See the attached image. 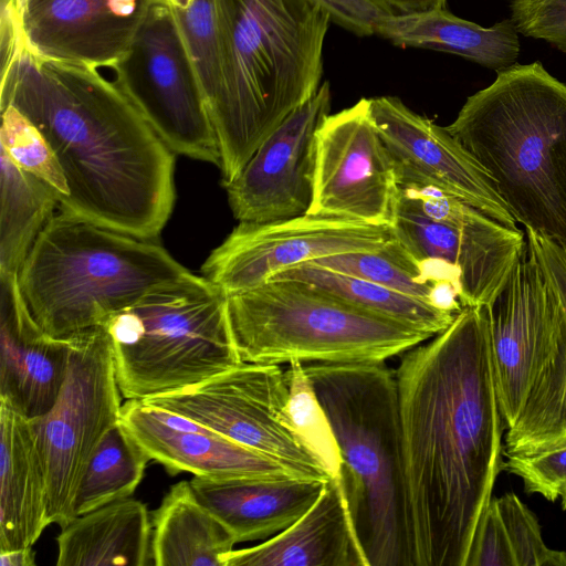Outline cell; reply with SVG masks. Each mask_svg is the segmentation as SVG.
<instances>
[{"mask_svg": "<svg viewBox=\"0 0 566 566\" xmlns=\"http://www.w3.org/2000/svg\"><path fill=\"white\" fill-rule=\"evenodd\" d=\"M416 566H465L502 470L484 307H464L395 370Z\"/></svg>", "mask_w": 566, "mask_h": 566, "instance_id": "cell-1", "label": "cell"}, {"mask_svg": "<svg viewBox=\"0 0 566 566\" xmlns=\"http://www.w3.org/2000/svg\"><path fill=\"white\" fill-rule=\"evenodd\" d=\"M331 14L332 22L360 36L376 34L382 18L388 17L369 0H314Z\"/></svg>", "mask_w": 566, "mask_h": 566, "instance_id": "cell-39", "label": "cell"}, {"mask_svg": "<svg viewBox=\"0 0 566 566\" xmlns=\"http://www.w3.org/2000/svg\"><path fill=\"white\" fill-rule=\"evenodd\" d=\"M0 401L31 420L45 415L64 384L70 338L42 333L21 295L18 274H0Z\"/></svg>", "mask_w": 566, "mask_h": 566, "instance_id": "cell-21", "label": "cell"}, {"mask_svg": "<svg viewBox=\"0 0 566 566\" xmlns=\"http://www.w3.org/2000/svg\"><path fill=\"white\" fill-rule=\"evenodd\" d=\"M182 266L157 241L59 211L18 272L27 310L45 335L69 339L103 324Z\"/></svg>", "mask_w": 566, "mask_h": 566, "instance_id": "cell-6", "label": "cell"}, {"mask_svg": "<svg viewBox=\"0 0 566 566\" xmlns=\"http://www.w3.org/2000/svg\"><path fill=\"white\" fill-rule=\"evenodd\" d=\"M326 482L301 478L195 476L190 484L235 542L242 543L266 539L287 528L316 502Z\"/></svg>", "mask_w": 566, "mask_h": 566, "instance_id": "cell-23", "label": "cell"}, {"mask_svg": "<svg viewBox=\"0 0 566 566\" xmlns=\"http://www.w3.org/2000/svg\"><path fill=\"white\" fill-rule=\"evenodd\" d=\"M553 293L535 343L523 407L503 442V455L566 446V250L525 230Z\"/></svg>", "mask_w": 566, "mask_h": 566, "instance_id": "cell-17", "label": "cell"}, {"mask_svg": "<svg viewBox=\"0 0 566 566\" xmlns=\"http://www.w3.org/2000/svg\"><path fill=\"white\" fill-rule=\"evenodd\" d=\"M311 263L375 282L454 314L464 308L458 279L443 268L417 260L394 234L379 249L328 255Z\"/></svg>", "mask_w": 566, "mask_h": 566, "instance_id": "cell-28", "label": "cell"}, {"mask_svg": "<svg viewBox=\"0 0 566 566\" xmlns=\"http://www.w3.org/2000/svg\"><path fill=\"white\" fill-rule=\"evenodd\" d=\"M510 9L518 33L566 54V0H511Z\"/></svg>", "mask_w": 566, "mask_h": 566, "instance_id": "cell-37", "label": "cell"}, {"mask_svg": "<svg viewBox=\"0 0 566 566\" xmlns=\"http://www.w3.org/2000/svg\"><path fill=\"white\" fill-rule=\"evenodd\" d=\"M390 229L417 260L457 275L464 307L488 306L526 245L520 228L433 189L399 187Z\"/></svg>", "mask_w": 566, "mask_h": 566, "instance_id": "cell-11", "label": "cell"}, {"mask_svg": "<svg viewBox=\"0 0 566 566\" xmlns=\"http://www.w3.org/2000/svg\"><path fill=\"white\" fill-rule=\"evenodd\" d=\"M328 82L287 116L226 187L239 222H265L307 213L313 195L316 134L331 114Z\"/></svg>", "mask_w": 566, "mask_h": 566, "instance_id": "cell-16", "label": "cell"}, {"mask_svg": "<svg viewBox=\"0 0 566 566\" xmlns=\"http://www.w3.org/2000/svg\"><path fill=\"white\" fill-rule=\"evenodd\" d=\"M465 566H515L496 497L490 500L479 518Z\"/></svg>", "mask_w": 566, "mask_h": 566, "instance_id": "cell-38", "label": "cell"}, {"mask_svg": "<svg viewBox=\"0 0 566 566\" xmlns=\"http://www.w3.org/2000/svg\"><path fill=\"white\" fill-rule=\"evenodd\" d=\"M143 401L190 418L296 478L332 479L293 420L289 371L280 365L243 361L197 385Z\"/></svg>", "mask_w": 566, "mask_h": 566, "instance_id": "cell-10", "label": "cell"}, {"mask_svg": "<svg viewBox=\"0 0 566 566\" xmlns=\"http://www.w3.org/2000/svg\"><path fill=\"white\" fill-rule=\"evenodd\" d=\"M552 292L551 279L526 238L502 290L484 307L504 429L516 422L523 407L531 360Z\"/></svg>", "mask_w": 566, "mask_h": 566, "instance_id": "cell-20", "label": "cell"}, {"mask_svg": "<svg viewBox=\"0 0 566 566\" xmlns=\"http://www.w3.org/2000/svg\"><path fill=\"white\" fill-rule=\"evenodd\" d=\"M147 506L127 497L74 517L56 538L57 566L153 565Z\"/></svg>", "mask_w": 566, "mask_h": 566, "instance_id": "cell-25", "label": "cell"}, {"mask_svg": "<svg viewBox=\"0 0 566 566\" xmlns=\"http://www.w3.org/2000/svg\"><path fill=\"white\" fill-rule=\"evenodd\" d=\"M115 83L178 155L220 165V150L200 78L169 8L155 1Z\"/></svg>", "mask_w": 566, "mask_h": 566, "instance_id": "cell-12", "label": "cell"}, {"mask_svg": "<svg viewBox=\"0 0 566 566\" xmlns=\"http://www.w3.org/2000/svg\"><path fill=\"white\" fill-rule=\"evenodd\" d=\"M369 107L399 187L441 191L518 228L491 177L447 127L416 113L396 96L369 98Z\"/></svg>", "mask_w": 566, "mask_h": 566, "instance_id": "cell-15", "label": "cell"}, {"mask_svg": "<svg viewBox=\"0 0 566 566\" xmlns=\"http://www.w3.org/2000/svg\"><path fill=\"white\" fill-rule=\"evenodd\" d=\"M0 552L32 547L51 524L44 463L30 420L0 401Z\"/></svg>", "mask_w": 566, "mask_h": 566, "instance_id": "cell-24", "label": "cell"}, {"mask_svg": "<svg viewBox=\"0 0 566 566\" xmlns=\"http://www.w3.org/2000/svg\"><path fill=\"white\" fill-rule=\"evenodd\" d=\"M271 280H294L307 283L356 306L408 324L430 336L444 331L459 314L375 282L311 262L284 270Z\"/></svg>", "mask_w": 566, "mask_h": 566, "instance_id": "cell-30", "label": "cell"}, {"mask_svg": "<svg viewBox=\"0 0 566 566\" xmlns=\"http://www.w3.org/2000/svg\"><path fill=\"white\" fill-rule=\"evenodd\" d=\"M171 11L197 69L208 111L214 101L221 66L220 0H158Z\"/></svg>", "mask_w": 566, "mask_h": 566, "instance_id": "cell-32", "label": "cell"}, {"mask_svg": "<svg viewBox=\"0 0 566 566\" xmlns=\"http://www.w3.org/2000/svg\"><path fill=\"white\" fill-rule=\"evenodd\" d=\"M0 155V274H18L60 202L48 184Z\"/></svg>", "mask_w": 566, "mask_h": 566, "instance_id": "cell-29", "label": "cell"}, {"mask_svg": "<svg viewBox=\"0 0 566 566\" xmlns=\"http://www.w3.org/2000/svg\"><path fill=\"white\" fill-rule=\"evenodd\" d=\"M376 34L403 48H421L465 57L500 71L516 63L518 32L510 19L482 27L444 9L381 19Z\"/></svg>", "mask_w": 566, "mask_h": 566, "instance_id": "cell-26", "label": "cell"}, {"mask_svg": "<svg viewBox=\"0 0 566 566\" xmlns=\"http://www.w3.org/2000/svg\"><path fill=\"white\" fill-rule=\"evenodd\" d=\"M328 419L337 476L367 566H416L395 371L385 363L304 364Z\"/></svg>", "mask_w": 566, "mask_h": 566, "instance_id": "cell-5", "label": "cell"}, {"mask_svg": "<svg viewBox=\"0 0 566 566\" xmlns=\"http://www.w3.org/2000/svg\"><path fill=\"white\" fill-rule=\"evenodd\" d=\"M0 109L1 149L18 167L48 184L56 192L61 205L69 197V188L49 143L34 124L15 107L3 105Z\"/></svg>", "mask_w": 566, "mask_h": 566, "instance_id": "cell-33", "label": "cell"}, {"mask_svg": "<svg viewBox=\"0 0 566 566\" xmlns=\"http://www.w3.org/2000/svg\"><path fill=\"white\" fill-rule=\"evenodd\" d=\"M146 452L118 422L94 452L78 486L75 515L130 497L149 461Z\"/></svg>", "mask_w": 566, "mask_h": 566, "instance_id": "cell-31", "label": "cell"}, {"mask_svg": "<svg viewBox=\"0 0 566 566\" xmlns=\"http://www.w3.org/2000/svg\"><path fill=\"white\" fill-rule=\"evenodd\" d=\"M153 565L224 566L237 544L230 531L198 499L190 481L174 484L151 516Z\"/></svg>", "mask_w": 566, "mask_h": 566, "instance_id": "cell-27", "label": "cell"}, {"mask_svg": "<svg viewBox=\"0 0 566 566\" xmlns=\"http://www.w3.org/2000/svg\"><path fill=\"white\" fill-rule=\"evenodd\" d=\"M560 505L564 511H566V493L560 499Z\"/></svg>", "mask_w": 566, "mask_h": 566, "instance_id": "cell-42", "label": "cell"}, {"mask_svg": "<svg viewBox=\"0 0 566 566\" xmlns=\"http://www.w3.org/2000/svg\"><path fill=\"white\" fill-rule=\"evenodd\" d=\"M224 566H367L338 478L292 525L259 545L232 549Z\"/></svg>", "mask_w": 566, "mask_h": 566, "instance_id": "cell-22", "label": "cell"}, {"mask_svg": "<svg viewBox=\"0 0 566 566\" xmlns=\"http://www.w3.org/2000/svg\"><path fill=\"white\" fill-rule=\"evenodd\" d=\"M221 66L209 108L226 188L321 86L331 14L314 0H220Z\"/></svg>", "mask_w": 566, "mask_h": 566, "instance_id": "cell-3", "label": "cell"}, {"mask_svg": "<svg viewBox=\"0 0 566 566\" xmlns=\"http://www.w3.org/2000/svg\"><path fill=\"white\" fill-rule=\"evenodd\" d=\"M447 129L516 222L566 250V83L539 61L515 63L470 95Z\"/></svg>", "mask_w": 566, "mask_h": 566, "instance_id": "cell-4", "label": "cell"}, {"mask_svg": "<svg viewBox=\"0 0 566 566\" xmlns=\"http://www.w3.org/2000/svg\"><path fill=\"white\" fill-rule=\"evenodd\" d=\"M103 327L126 399L180 390L243 363L230 328L227 294L190 271L151 286Z\"/></svg>", "mask_w": 566, "mask_h": 566, "instance_id": "cell-7", "label": "cell"}, {"mask_svg": "<svg viewBox=\"0 0 566 566\" xmlns=\"http://www.w3.org/2000/svg\"><path fill=\"white\" fill-rule=\"evenodd\" d=\"M35 554L32 547H23L0 552L1 566H33Z\"/></svg>", "mask_w": 566, "mask_h": 566, "instance_id": "cell-41", "label": "cell"}, {"mask_svg": "<svg viewBox=\"0 0 566 566\" xmlns=\"http://www.w3.org/2000/svg\"><path fill=\"white\" fill-rule=\"evenodd\" d=\"M389 227L305 213L265 222H239L205 261L202 275L227 296L269 282L314 260L381 248Z\"/></svg>", "mask_w": 566, "mask_h": 566, "instance_id": "cell-14", "label": "cell"}, {"mask_svg": "<svg viewBox=\"0 0 566 566\" xmlns=\"http://www.w3.org/2000/svg\"><path fill=\"white\" fill-rule=\"evenodd\" d=\"M387 15H411L446 8L447 0H369Z\"/></svg>", "mask_w": 566, "mask_h": 566, "instance_id": "cell-40", "label": "cell"}, {"mask_svg": "<svg viewBox=\"0 0 566 566\" xmlns=\"http://www.w3.org/2000/svg\"><path fill=\"white\" fill-rule=\"evenodd\" d=\"M120 390L112 342L103 326L70 338L67 373L53 407L30 420L48 476L51 524L67 525L84 472L119 422Z\"/></svg>", "mask_w": 566, "mask_h": 566, "instance_id": "cell-9", "label": "cell"}, {"mask_svg": "<svg viewBox=\"0 0 566 566\" xmlns=\"http://www.w3.org/2000/svg\"><path fill=\"white\" fill-rule=\"evenodd\" d=\"M290 410L294 422L329 476L339 475L342 460L328 419L308 381L304 364H289Z\"/></svg>", "mask_w": 566, "mask_h": 566, "instance_id": "cell-34", "label": "cell"}, {"mask_svg": "<svg viewBox=\"0 0 566 566\" xmlns=\"http://www.w3.org/2000/svg\"><path fill=\"white\" fill-rule=\"evenodd\" d=\"M515 566H566V552L549 548L534 513L513 492L496 497Z\"/></svg>", "mask_w": 566, "mask_h": 566, "instance_id": "cell-35", "label": "cell"}, {"mask_svg": "<svg viewBox=\"0 0 566 566\" xmlns=\"http://www.w3.org/2000/svg\"><path fill=\"white\" fill-rule=\"evenodd\" d=\"M244 363H385L432 336L294 280H271L228 296Z\"/></svg>", "mask_w": 566, "mask_h": 566, "instance_id": "cell-8", "label": "cell"}, {"mask_svg": "<svg viewBox=\"0 0 566 566\" xmlns=\"http://www.w3.org/2000/svg\"><path fill=\"white\" fill-rule=\"evenodd\" d=\"M157 0H14L23 45L52 60L114 69Z\"/></svg>", "mask_w": 566, "mask_h": 566, "instance_id": "cell-18", "label": "cell"}, {"mask_svg": "<svg viewBox=\"0 0 566 566\" xmlns=\"http://www.w3.org/2000/svg\"><path fill=\"white\" fill-rule=\"evenodd\" d=\"M0 88V106L31 120L59 160L69 188L61 211L157 241L175 203L176 154L115 81L22 45Z\"/></svg>", "mask_w": 566, "mask_h": 566, "instance_id": "cell-2", "label": "cell"}, {"mask_svg": "<svg viewBox=\"0 0 566 566\" xmlns=\"http://www.w3.org/2000/svg\"><path fill=\"white\" fill-rule=\"evenodd\" d=\"M505 459L502 469L518 476L526 493L539 494L549 502L566 493V446Z\"/></svg>", "mask_w": 566, "mask_h": 566, "instance_id": "cell-36", "label": "cell"}, {"mask_svg": "<svg viewBox=\"0 0 566 566\" xmlns=\"http://www.w3.org/2000/svg\"><path fill=\"white\" fill-rule=\"evenodd\" d=\"M398 192L394 164L373 119L369 98L329 114L316 134L307 213L390 228Z\"/></svg>", "mask_w": 566, "mask_h": 566, "instance_id": "cell-13", "label": "cell"}, {"mask_svg": "<svg viewBox=\"0 0 566 566\" xmlns=\"http://www.w3.org/2000/svg\"><path fill=\"white\" fill-rule=\"evenodd\" d=\"M119 423L150 460L171 473L216 479L296 478L273 460L168 409L127 399Z\"/></svg>", "mask_w": 566, "mask_h": 566, "instance_id": "cell-19", "label": "cell"}]
</instances>
